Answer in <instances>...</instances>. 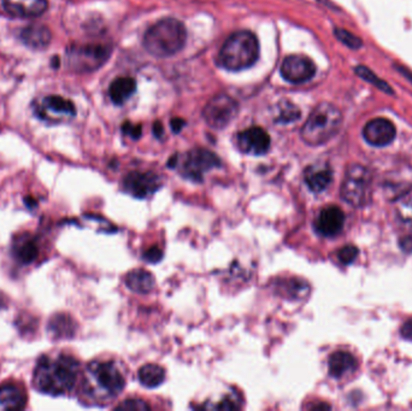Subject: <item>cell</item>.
Instances as JSON below:
<instances>
[{
  "mask_svg": "<svg viewBox=\"0 0 412 411\" xmlns=\"http://www.w3.org/2000/svg\"><path fill=\"white\" fill-rule=\"evenodd\" d=\"M111 49L102 44L72 45L68 47V67L77 72H88L97 70L108 61Z\"/></svg>",
  "mask_w": 412,
  "mask_h": 411,
  "instance_id": "obj_7",
  "label": "cell"
},
{
  "mask_svg": "<svg viewBox=\"0 0 412 411\" xmlns=\"http://www.w3.org/2000/svg\"><path fill=\"white\" fill-rule=\"evenodd\" d=\"M304 180L310 191L322 193L333 181V170L328 163H315L304 171Z\"/></svg>",
  "mask_w": 412,
  "mask_h": 411,
  "instance_id": "obj_17",
  "label": "cell"
},
{
  "mask_svg": "<svg viewBox=\"0 0 412 411\" xmlns=\"http://www.w3.org/2000/svg\"><path fill=\"white\" fill-rule=\"evenodd\" d=\"M14 258L23 265L32 264L39 255V246L35 238L29 233H23L15 238L11 249Z\"/></svg>",
  "mask_w": 412,
  "mask_h": 411,
  "instance_id": "obj_19",
  "label": "cell"
},
{
  "mask_svg": "<svg viewBox=\"0 0 412 411\" xmlns=\"http://www.w3.org/2000/svg\"><path fill=\"white\" fill-rule=\"evenodd\" d=\"M342 114L331 103L318 104L301 130V139L310 146L329 141L340 130Z\"/></svg>",
  "mask_w": 412,
  "mask_h": 411,
  "instance_id": "obj_5",
  "label": "cell"
},
{
  "mask_svg": "<svg viewBox=\"0 0 412 411\" xmlns=\"http://www.w3.org/2000/svg\"><path fill=\"white\" fill-rule=\"evenodd\" d=\"M79 373L80 363L70 355H45L36 363L33 385L41 394L64 396L75 387Z\"/></svg>",
  "mask_w": 412,
  "mask_h": 411,
  "instance_id": "obj_1",
  "label": "cell"
},
{
  "mask_svg": "<svg viewBox=\"0 0 412 411\" xmlns=\"http://www.w3.org/2000/svg\"><path fill=\"white\" fill-rule=\"evenodd\" d=\"M47 0H3L5 11L18 18L39 17L47 10Z\"/></svg>",
  "mask_w": 412,
  "mask_h": 411,
  "instance_id": "obj_16",
  "label": "cell"
},
{
  "mask_svg": "<svg viewBox=\"0 0 412 411\" xmlns=\"http://www.w3.org/2000/svg\"><path fill=\"white\" fill-rule=\"evenodd\" d=\"M21 41L24 45L32 49H45L51 44L52 33L44 24L34 23L28 27L23 28L21 31Z\"/></svg>",
  "mask_w": 412,
  "mask_h": 411,
  "instance_id": "obj_20",
  "label": "cell"
},
{
  "mask_svg": "<svg viewBox=\"0 0 412 411\" xmlns=\"http://www.w3.org/2000/svg\"><path fill=\"white\" fill-rule=\"evenodd\" d=\"M402 335H403V338H405L406 340H411L412 341V318L408 320V321L404 323L403 327H402Z\"/></svg>",
  "mask_w": 412,
  "mask_h": 411,
  "instance_id": "obj_36",
  "label": "cell"
},
{
  "mask_svg": "<svg viewBox=\"0 0 412 411\" xmlns=\"http://www.w3.org/2000/svg\"><path fill=\"white\" fill-rule=\"evenodd\" d=\"M26 204H27L29 208H32V206H35L36 203L35 201H33V198H26Z\"/></svg>",
  "mask_w": 412,
  "mask_h": 411,
  "instance_id": "obj_39",
  "label": "cell"
},
{
  "mask_svg": "<svg viewBox=\"0 0 412 411\" xmlns=\"http://www.w3.org/2000/svg\"><path fill=\"white\" fill-rule=\"evenodd\" d=\"M154 277L145 269H134L127 274L126 285L130 290L140 295H146L154 287Z\"/></svg>",
  "mask_w": 412,
  "mask_h": 411,
  "instance_id": "obj_21",
  "label": "cell"
},
{
  "mask_svg": "<svg viewBox=\"0 0 412 411\" xmlns=\"http://www.w3.org/2000/svg\"><path fill=\"white\" fill-rule=\"evenodd\" d=\"M123 186L130 196L145 199L157 192L161 187V180L152 171H132L125 178Z\"/></svg>",
  "mask_w": 412,
  "mask_h": 411,
  "instance_id": "obj_10",
  "label": "cell"
},
{
  "mask_svg": "<svg viewBox=\"0 0 412 411\" xmlns=\"http://www.w3.org/2000/svg\"><path fill=\"white\" fill-rule=\"evenodd\" d=\"M81 394L88 402L105 404L121 394L126 386V378L120 366L110 361H95L86 368Z\"/></svg>",
  "mask_w": 412,
  "mask_h": 411,
  "instance_id": "obj_2",
  "label": "cell"
},
{
  "mask_svg": "<svg viewBox=\"0 0 412 411\" xmlns=\"http://www.w3.org/2000/svg\"><path fill=\"white\" fill-rule=\"evenodd\" d=\"M358 256V249L354 245H346L338 251V258L342 264H351Z\"/></svg>",
  "mask_w": 412,
  "mask_h": 411,
  "instance_id": "obj_31",
  "label": "cell"
},
{
  "mask_svg": "<svg viewBox=\"0 0 412 411\" xmlns=\"http://www.w3.org/2000/svg\"><path fill=\"white\" fill-rule=\"evenodd\" d=\"M186 40L187 31L184 23L176 18H164L146 31L143 46L148 54L166 59L184 49Z\"/></svg>",
  "mask_w": 412,
  "mask_h": 411,
  "instance_id": "obj_3",
  "label": "cell"
},
{
  "mask_svg": "<svg viewBox=\"0 0 412 411\" xmlns=\"http://www.w3.org/2000/svg\"><path fill=\"white\" fill-rule=\"evenodd\" d=\"M372 171L360 164H351L341 185V197L349 206H363L372 192Z\"/></svg>",
  "mask_w": 412,
  "mask_h": 411,
  "instance_id": "obj_6",
  "label": "cell"
},
{
  "mask_svg": "<svg viewBox=\"0 0 412 411\" xmlns=\"http://www.w3.org/2000/svg\"><path fill=\"white\" fill-rule=\"evenodd\" d=\"M354 72H357L359 77H362L363 80L377 86V88H380L381 91H383L386 93H393V91L390 90V85L386 84L385 81L381 80L380 77H377L369 68L359 65V67L354 69Z\"/></svg>",
  "mask_w": 412,
  "mask_h": 411,
  "instance_id": "obj_27",
  "label": "cell"
},
{
  "mask_svg": "<svg viewBox=\"0 0 412 411\" xmlns=\"http://www.w3.org/2000/svg\"><path fill=\"white\" fill-rule=\"evenodd\" d=\"M260 57V42L255 34L248 31L234 33L221 49L217 63L220 67L239 72L252 67Z\"/></svg>",
  "mask_w": 412,
  "mask_h": 411,
  "instance_id": "obj_4",
  "label": "cell"
},
{
  "mask_svg": "<svg viewBox=\"0 0 412 411\" xmlns=\"http://www.w3.org/2000/svg\"><path fill=\"white\" fill-rule=\"evenodd\" d=\"M184 125H186V122L182 118H174L171 121V128L174 130V133H180L181 130L184 128Z\"/></svg>",
  "mask_w": 412,
  "mask_h": 411,
  "instance_id": "obj_37",
  "label": "cell"
},
{
  "mask_svg": "<svg viewBox=\"0 0 412 411\" xmlns=\"http://www.w3.org/2000/svg\"><path fill=\"white\" fill-rule=\"evenodd\" d=\"M239 403L240 402H239L238 399L235 397H227L224 398L223 401L220 402L219 405H216V408H217V409H222V410H229V409L233 410V409H238V408H240Z\"/></svg>",
  "mask_w": 412,
  "mask_h": 411,
  "instance_id": "obj_35",
  "label": "cell"
},
{
  "mask_svg": "<svg viewBox=\"0 0 412 411\" xmlns=\"http://www.w3.org/2000/svg\"><path fill=\"white\" fill-rule=\"evenodd\" d=\"M398 214L404 224H406L410 227H412V198L400 204L398 209Z\"/></svg>",
  "mask_w": 412,
  "mask_h": 411,
  "instance_id": "obj_32",
  "label": "cell"
},
{
  "mask_svg": "<svg viewBox=\"0 0 412 411\" xmlns=\"http://www.w3.org/2000/svg\"><path fill=\"white\" fill-rule=\"evenodd\" d=\"M335 36L339 40L345 44L347 47L352 49H357L362 46V41L357 36H354L352 33L345 31V29H340V28H336Z\"/></svg>",
  "mask_w": 412,
  "mask_h": 411,
  "instance_id": "obj_28",
  "label": "cell"
},
{
  "mask_svg": "<svg viewBox=\"0 0 412 411\" xmlns=\"http://www.w3.org/2000/svg\"><path fill=\"white\" fill-rule=\"evenodd\" d=\"M143 257L148 263H158L163 258V251L157 246H152L143 252Z\"/></svg>",
  "mask_w": 412,
  "mask_h": 411,
  "instance_id": "obj_33",
  "label": "cell"
},
{
  "mask_svg": "<svg viewBox=\"0 0 412 411\" xmlns=\"http://www.w3.org/2000/svg\"><path fill=\"white\" fill-rule=\"evenodd\" d=\"M221 166V160L217 155L206 148H193L186 153L181 162V174L194 183H202L204 175Z\"/></svg>",
  "mask_w": 412,
  "mask_h": 411,
  "instance_id": "obj_8",
  "label": "cell"
},
{
  "mask_svg": "<svg viewBox=\"0 0 412 411\" xmlns=\"http://www.w3.org/2000/svg\"><path fill=\"white\" fill-rule=\"evenodd\" d=\"M280 292L283 293V297L290 298V300H301L303 297L309 293V285L301 280V279H283L281 281L276 284Z\"/></svg>",
  "mask_w": 412,
  "mask_h": 411,
  "instance_id": "obj_25",
  "label": "cell"
},
{
  "mask_svg": "<svg viewBox=\"0 0 412 411\" xmlns=\"http://www.w3.org/2000/svg\"><path fill=\"white\" fill-rule=\"evenodd\" d=\"M301 118V110L298 107L288 103V105H285L283 109H281V112L278 115V122H283V123H291V122L296 121Z\"/></svg>",
  "mask_w": 412,
  "mask_h": 411,
  "instance_id": "obj_29",
  "label": "cell"
},
{
  "mask_svg": "<svg viewBox=\"0 0 412 411\" xmlns=\"http://www.w3.org/2000/svg\"><path fill=\"white\" fill-rule=\"evenodd\" d=\"M237 145L241 153L262 156L269 151L271 140L263 128L251 127L237 135Z\"/></svg>",
  "mask_w": 412,
  "mask_h": 411,
  "instance_id": "obj_13",
  "label": "cell"
},
{
  "mask_svg": "<svg viewBox=\"0 0 412 411\" xmlns=\"http://www.w3.org/2000/svg\"><path fill=\"white\" fill-rule=\"evenodd\" d=\"M153 133H154V135L157 138H161V135L164 134V128H163L161 122H154V125H153Z\"/></svg>",
  "mask_w": 412,
  "mask_h": 411,
  "instance_id": "obj_38",
  "label": "cell"
},
{
  "mask_svg": "<svg viewBox=\"0 0 412 411\" xmlns=\"http://www.w3.org/2000/svg\"><path fill=\"white\" fill-rule=\"evenodd\" d=\"M166 380V371L158 364H146L139 371V381L148 389H156Z\"/></svg>",
  "mask_w": 412,
  "mask_h": 411,
  "instance_id": "obj_26",
  "label": "cell"
},
{
  "mask_svg": "<svg viewBox=\"0 0 412 411\" xmlns=\"http://www.w3.org/2000/svg\"><path fill=\"white\" fill-rule=\"evenodd\" d=\"M345 214L339 206H329L323 208L315 221V228L323 237L333 238L344 228Z\"/></svg>",
  "mask_w": 412,
  "mask_h": 411,
  "instance_id": "obj_15",
  "label": "cell"
},
{
  "mask_svg": "<svg viewBox=\"0 0 412 411\" xmlns=\"http://www.w3.org/2000/svg\"><path fill=\"white\" fill-rule=\"evenodd\" d=\"M27 394L22 385L4 382L0 385V410H21L27 405Z\"/></svg>",
  "mask_w": 412,
  "mask_h": 411,
  "instance_id": "obj_18",
  "label": "cell"
},
{
  "mask_svg": "<svg viewBox=\"0 0 412 411\" xmlns=\"http://www.w3.org/2000/svg\"><path fill=\"white\" fill-rule=\"evenodd\" d=\"M239 104L228 94H217L203 110L206 123L214 130H223L238 116Z\"/></svg>",
  "mask_w": 412,
  "mask_h": 411,
  "instance_id": "obj_9",
  "label": "cell"
},
{
  "mask_svg": "<svg viewBox=\"0 0 412 411\" xmlns=\"http://www.w3.org/2000/svg\"><path fill=\"white\" fill-rule=\"evenodd\" d=\"M59 67V59L58 57H54V68Z\"/></svg>",
  "mask_w": 412,
  "mask_h": 411,
  "instance_id": "obj_40",
  "label": "cell"
},
{
  "mask_svg": "<svg viewBox=\"0 0 412 411\" xmlns=\"http://www.w3.org/2000/svg\"><path fill=\"white\" fill-rule=\"evenodd\" d=\"M395 125L387 118H374L364 125L363 137L367 144L377 148L390 145L395 139Z\"/></svg>",
  "mask_w": 412,
  "mask_h": 411,
  "instance_id": "obj_14",
  "label": "cell"
},
{
  "mask_svg": "<svg viewBox=\"0 0 412 411\" xmlns=\"http://www.w3.org/2000/svg\"><path fill=\"white\" fill-rule=\"evenodd\" d=\"M356 359L351 353L338 351L333 353L328 361V371L333 378H342L354 371Z\"/></svg>",
  "mask_w": 412,
  "mask_h": 411,
  "instance_id": "obj_22",
  "label": "cell"
},
{
  "mask_svg": "<svg viewBox=\"0 0 412 411\" xmlns=\"http://www.w3.org/2000/svg\"><path fill=\"white\" fill-rule=\"evenodd\" d=\"M122 130L123 133L129 135L130 138L139 139L141 137V125H133L130 122H126L125 125H122Z\"/></svg>",
  "mask_w": 412,
  "mask_h": 411,
  "instance_id": "obj_34",
  "label": "cell"
},
{
  "mask_svg": "<svg viewBox=\"0 0 412 411\" xmlns=\"http://www.w3.org/2000/svg\"><path fill=\"white\" fill-rule=\"evenodd\" d=\"M77 329V323L74 322L70 316L58 313L54 315L49 322V334L56 339H64V338H72Z\"/></svg>",
  "mask_w": 412,
  "mask_h": 411,
  "instance_id": "obj_24",
  "label": "cell"
},
{
  "mask_svg": "<svg viewBox=\"0 0 412 411\" xmlns=\"http://www.w3.org/2000/svg\"><path fill=\"white\" fill-rule=\"evenodd\" d=\"M136 91V82L132 77H118L112 81L109 94L112 102L116 105H122L135 93Z\"/></svg>",
  "mask_w": 412,
  "mask_h": 411,
  "instance_id": "obj_23",
  "label": "cell"
},
{
  "mask_svg": "<svg viewBox=\"0 0 412 411\" xmlns=\"http://www.w3.org/2000/svg\"><path fill=\"white\" fill-rule=\"evenodd\" d=\"M116 409L126 411H143L150 410V405H148V403H145L141 399H138V398H130V399H126V401L120 403Z\"/></svg>",
  "mask_w": 412,
  "mask_h": 411,
  "instance_id": "obj_30",
  "label": "cell"
},
{
  "mask_svg": "<svg viewBox=\"0 0 412 411\" xmlns=\"http://www.w3.org/2000/svg\"><path fill=\"white\" fill-rule=\"evenodd\" d=\"M35 110L36 115L47 122H58L77 115V109L72 100L54 94L45 97Z\"/></svg>",
  "mask_w": 412,
  "mask_h": 411,
  "instance_id": "obj_12",
  "label": "cell"
},
{
  "mask_svg": "<svg viewBox=\"0 0 412 411\" xmlns=\"http://www.w3.org/2000/svg\"><path fill=\"white\" fill-rule=\"evenodd\" d=\"M316 74L315 63L303 54H292L283 61L281 75L291 84H304L311 80Z\"/></svg>",
  "mask_w": 412,
  "mask_h": 411,
  "instance_id": "obj_11",
  "label": "cell"
}]
</instances>
